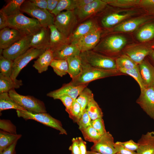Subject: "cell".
<instances>
[{"mask_svg":"<svg viewBox=\"0 0 154 154\" xmlns=\"http://www.w3.org/2000/svg\"><path fill=\"white\" fill-rule=\"evenodd\" d=\"M50 66L52 68L54 72L61 77L68 73V64L66 60L54 59Z\"/></svg>","mask_w":154,"mask_h":154,"instance_id":"cell-35","label":"cell"},{"mask_svg":"<svg viewBox=\"0 0 154 154\" xmlns=\"http://www.w3.org/2000/svg\"><path fill=\"white\" fill-rule=\"evenodd\" d=\"M8 27L17 30L23 36H33L42 27L39 22L22 13L7 17Z\"/></svg>","mask_w":154,"mask_h":154,"instance_id":"cell-2","label":"cell"},{"mask_svg":"<svg viewBox=\"0 0 154 154\" xmlns=\"http://www.w3.org/2000/svg\"><path fill=\"white\" fill-rule=\"evenodd\" d=\"M153 46H154V45H153ZM153 50H154V48Z\"/></svg>","mask_w":154,"mask_h":154,"instance_id":"cell-61","label":"cell"},{"mask_svg":"<svg viewBox=\"0 0 154 154\" xmlns=\"http://www.w3.org/2000/svg\"><path fill=\"white\" fill-rule=\"evenodd\" d=\"M107 5L105 0H93L91 3L74 11L77 17L80 20H83L102 10Z\"/></svg>","mask_w":154,"mask_h":154,"instance_id":"cell-14","label":"cell"},{"mask_svg":"<svg viewBox=\"0 0 154 154\" xmlns=\"http://www.w3.org/2000/svg\"><path fill=\"white\" fill-rule=\"evenodd\" d=\"M21 12L37 19L42 27H48L54 25V17L48 10L40 8L30 0H25L21 7Z\"/></svg>","mask_w":154,"mask_h":154,"instance_id":"cell-7","label":"cell"},{"mask_svg":"<svg viewBox=\"0 0 154 154\" xmlns=\"http://www.w3.org/2000/svg\"><path fill=\"white\" fill-rule=\"evenodd\" d=\"M115 143L112 135L106 131L97 141L94 143L90 149L102 154H116L117 152L115 147Z\"/></svg>","mask_w":154,"mask_h":154,"instance_id":"cell-12","label":"cell"},{"mask_svg":"<svg viewBox=\"0 0 154 154\" xmlns=\"http://www.w3.org/2000/svg\"><path fill=\"white\" fill-rule=\"evenodd\" d=\"M136 38L141 42L149 41L154 38V21L147 23L137 32Z\"/></svg>","mask_w":154,"mask_h":154,"instance_id":"cell-28","label":"cell"},{"mask_svg":"<svg viewBox=\"0 0 154 154\" xmlns=\"http://www.w3.org/2000/svg\"><path fill=\"white\" fill-rule=\"evenodd\" d=\"M153 88H154V86L153 87Z\"/></svg>","mask_w":154,"mask_h":154,"instance_id":"cell-60","label":"cell"},{"mask_svg":"<svg viewBox=\"0 0 154 154\" xmlns=\"http://www.w3.org/2000/svg\"><path fill=\"white\" fill-rule=\"evenodd\" d=\"M137 143L139 145L137 154L154 153V131H148L142 135Z\"/></svg>","mask_w":154,"mask_h":154,"instance_id":"cell-24","label":"cell"},{"mask_svg":"<svg viewBox=\"0 0 154 154\" xmlns=\"http://www.w3.org/2000/svg\"><path fill=\"white\" fill-rule=\"evenodd\" d=\"M68 64V73L72 80L77 77L82 70V62L80 55L68 58L66 59Z\"/></svg>","mask_w":154,"mask_h":154,"instance_id":"cell-29","label":"cell"},{"mask_svg":"<svg viewBox=\"0 0 154 154\" xmlns=\"http://www.w3.org/2000/svg\"><path fill=\"white\" fill-rule=\"evenodd\" d=\"M76 8L82 7L91 3L93 0H76Z\"/></svg>","mask_w":154,"mask_h":154,"instance_id":"cell-56","label":"cell"},{"mask_svg":"<svg viewBox=\"0 0 154 154\" xmlns=\"http://www.w3.org/2000/svg\"><path fill=\"white\" fill-rule=\"evenodd\" d=\"M25 0H10L7 1V4L0 10L7 17L22 13L21 7Z\"/></svg>","mask_w":154,"mask_h":154,"instance_id":"cell-31","label":"cell"},{"mask_svg":"<svg viewBox=\"0 0 154 154\" xmlns=\"http://www.w3.org/2000/svg\"><path fill=\"white\" fill-rule=\"evenodd\" d=\"M137 13L136 11L130 10L110 13L102 18L101 21V24L104 28H111Z\"/></svg>","mask_w":154,"mask_h":154,"instance_id":"cell-21","label":"cell"},{"mask_svg":"<svg viewBox=\"0 0 154 154\" xmlns=\"http://www.w3.org/2000/svg\"><path fill=\"white\" fill-rule=\"evenodd\" d=\"M54 59L53 51L50 49L46 50L34 62L33 67L41 73L48 70Z\"/></svg>","mask_w":154,"mask_h":154,"instance_id":"cell-25","label":"cell"},{"mask_svg":"<svg viewBox=\"0 0 154 154\" xmlns=\"http://www.w3.org/2000/svg\"><path fill=\"white\" fill-rule=\"evenodd\" d=\"M115 147L117 152L120 154H137V152L129 150L116 143Z\"/></svg>","mask_w":154,"mask_h":154,"instance_id":"cell-50","label":"cell"},{"mask_svg":"<svg viewBox=\"0 0 154 154\" xmlns=\"http://www.w3.org/2000/svg\"><path fill=\"white\" fill-rule=\"evenodd\" d=\"M100 27L95 20L90 19L79 25L68 38L70 43L74 44L80 38Z\"/></svg>","mask_w":154,"mask_h":154,"instance_id":"cell-19","label":"cell"},{"mask_svg":"<svg viewBox=\"0 0 154 154\" xmlns=\"http://www.w3.org/2000/svg\"><path fill=\"white\" fill-rule=\"evenodd\" d=\"M127 42L126 38L123 36L112 35L106 38L99 42L93 50L112 57V55L117 54L121 50Z\"/></svg>","mask_w":154,"mask_h":154,"instance_id":"cell-3","label":"cell"},{"mask_svg":"<svg viewBox=\"0 0 154 154\" xmlns=\"http://www.w3.org/2000/svg\"><path fill=\"white\" fill-rule=\"evenodd\" d=\"M22 136L20 134H12L0 130V154L18 140Z\"/></svg>","mask_w":154,"mask_h":154,"instance_id":"cell-30","label":"cell"},{"mask_svg":"<svg viewBox=\"0 0 154 154\" xmlns=\"http://www.w3.org/2000/svg\"><path fill=\"white\" fill-rule=\"evenodd\" d=\"M108 4L122 8L134 7L139 6L140 0H105Z\"/></svg>","mask_w":154,"mask_h":154,"instance_id":"cell-38","label":"cell"},{"mask_svg":"<svg viewBox=\"0 0 154 154\" xmlns=\"http://www.w3.org/2000/svg\"><path fill=\"white\" fill-rule=\"evenodd\" d=\"M47 10L51 12L56 7L60 0H47Z\"/></svg>","mask_w":154,"mask_h":154,"instance_id":"cell-54","label":"cell"},{"mask_svg":"<svg viewBox=\"0 0 154 154\" xmlns=\"http://www.w3.org/2000/svg\"><path fill=\"white\" fill-rule=\"evenodd\" d=\"M81 131L85 140L94 143L97 141L102 136L91 125Z\"/></svg>","mask_w":154,"mask_h":154,"instance_id":"cell-40","label":"cell"},{"mask_svg":"<svg viewBox=\"0 0 154 154\" xmlns=\"http://www.w3.org/2000/svg\"><path fill=\"white\" fill-rule=\"evenodd\" d=\"M50 49L53 50L63 45L70 43L69 39L60 32L54 25L50 26Z\"/></svg>","mask_w":154,"mask_h":154,"instance_id":"cell-26","label":"cell"},{"mask_svg":"<svg viewBox=\"0 0 154 154\" xmlns=\"http://www.w3.org/2000/svg\"><path fill=\"white\" fill-rule=\"evenodd\" d=\"M45 50L30 48L25 52L13 60L11 78L13 80L16 79L22 69L30 61L38 57Z\"/></svg>","mask_w":154,"mask_h":154,"instance_id":"cell-9","label":"cell"},{"mask_svg":"<svg viewBox=\"0 0 154 154\" xmlns=\"http://www.w3.org/2000/svg\"><path fill=\"white\" fill-rule=\"evenodd\" d=\"M13 60L5 57L2 55L0 56V74L9 77H11L13 70Z\"/></svg>","mask_w":154,"mask_h":154,"instance_id":"cell-39","label":"cell"},{"mask_svg":"<svg viewBox=\"0 0 154 154\" xmlns=\"http://www.w3.org/2000/svg\"><path fill=\"white\" fill-rule=\"evenodd\" d=\"M153 154H154V153H153Z\"/></svg>","mask_w":154,"mask_h":154,"instance_id":"cell-62","label":"cell"},{"mask_svg":"<svg viewBox=\"0 0 154 154\" xmlns=\"http://www.w3.org/2000/svg\"><path fill=\"white\" fill-rule=\"evenodd\" d=\"M124 75H128L133 78L138 83L140 90L145 88L139 71L138 65L135 67L129 70H119Z\"/></svg>","mask_w":154,"mask_h":154,"instance_id":"cell-41","label":"cell"},{"mask_svg":"<svg viewBox=\"0 0 154 154\" xmlns=\"http://www.w3.org/2000/svg\"><path fill=\"white\" fill-rule=\"evenodd\" d=\"M76 8V0H60L56 8L50 13L55 16L63 10H74Z\"/></svg>","mask_w":154,"mask_h":154,"instance_id":"cell-36","label":"cell"},{"mask_svg":"<svg viewBox=\"0 0 154 154\" xmlns=\"http://www.w3.org/2000/svg\"><path fill=\"white\" fill-rule=\"evenodd\" d=\"M79 55L83 60L92 67L107 70H117L116 59L93 50L81 52Z\"/></svg>","mask_w":154,"mask_h":154,"instance_id":"cell-4","label":"cell"},{"mask_svg":"<svg viewBox=\"0 0 154 154\" xmlns=\"http://www.w3.org/2000/svg\"><path fill=\"white\" fill-rule=\"evenodd\" d=\"M16 112L18 117H22L26 120H34L59 131L60 134H67L61 121L46 112L33 113L25 110H16Z\"/></svg>","mask_w":154,"mask_h":154,"instance_id":"cell-5","label":"cell"},{"mask_svg":"<svg viewBox=\"0 0 154 154\" xmlns=\"http://www.w3.org/2000/svg\"><path fill=\"white\" fill-rule=\"evenodd\" d=\"M88 84L75 86L70 82L64 84L60 88L50 92L46 95L54 100L58 96L62 95L68 96L74 100H76Z\"/></svg>","mask_w":154,"mask_h":154,"instance_id":"cell-13","label":"cell"},{"mask_svg":"<svg viewBox=\"0 0 154 154\" xmlns=\"http://www.w3.org/2000/svg\"><path fill=\"white\" fill-rule=\"evenodd\" d=\"M72 141V144L69 148V150L71 151V154H80L78 137L73 138Z\"/></svg>","mask_w":154,"mask_h":154,"instance_id":"cell-49","label":"cell"},{"mask_svg":"<svg viewBox=\"0 0 154 154\" xmlns=\"http://www.w3.org/2000/svg\"><path fill=\"white\" fill-rule=\"evenodd\" d=\"M117 70H129L138 65L131 58L125 54L117 57L115 60Z\"/></svg>","mask_w":154,"mask_h":154,"instance_id":"cell-33","label":"cell"},{"mask_svg":"<svg viewBox=\"0 0 154 154\" xmlns=\"http://www.w3.org/2000/svg\"><path fill=\"white\" fill-rule=\"evenodd\" d=\"M81 60L82 70L81 74L70 82L74 85L88 84L96 80L124 75L118 70H107L92 67Z\"/></svg>","mask_w":154,"mask_h":154,"instance_id":"cell-1","label":"cell"},{"mask_svg":"<svg viewBox=\"0 0 154 154\" xmlns=\"http://www.w3.org/2000/svg\"><path fill=\"white\" fill-rule=\"evenodd\" d=\"M91 125L101 135L104 134L106 132L104 121L102 118L92 120Z\"/></svg>","mask_w":154,"mask_h":154,"instance_id":"cell-45","label":"cell"},{"mask_svg":"<svg viewBox=\"0 0 154 154\" xmlns=\"http://www.w3.org/2000/svg\"><path fill=\"white\" fill-rule=\"evenodd\" d=\"M136 103L154 120V89L153 87L145 88L141 90L140 94Z\"/></svg>","mask_w":154,"mask_h":154,"instance_id":"cell-11","label":"cell"},{"mask_svg":"<svg viewBox=\"0 0 154 154\" xmlns=\"http://www.w3.org/2000/svg\"><path fill=\"white\" fill-rule=\"evenodd\" d=\"M50 30L48 27H42L32 36L31 48L46 50L50 49Z\"/></svg>","mask_w":154,"mask_h":154,"instance_id":"cell-17","label":"cell"},{"mask_svg":"<svg viewBox=\"0 0 154 154\" xmlns=\"http://www.w3.org/2000/svg\"><path fill=\"white\" fill-rule=\"evenodd\" d=\"M116 154H119V153H117Z\"/></svg>","mask_w":154,"mask_h":154,"instance_id":"cell-59","label":"cell"},{"mask_svg":"<svg viewBox=\"0 0 154 154\" xmlns=\"http://www.w3.org/2000/svg\"><path fill=\"white\" fill-rule=\"evenodd\" d=\"M80 154H86L87 151L86 149V142L83 140L81 137H78Z\"/></svg>","mask_w":154,"mask_h":154,"instance_id":"cell-52","label":"cell"},{"mask_svg":"<svg viewBox=\"0 0 154 154\" xmlns=\"http://www.w3.org/2000/svg\"><path fill=\"white\" fill-rule=\"evenodd\" d=\"M1 130L13 134H17L16 127L9 120L0 119Z\"/></svg>","mask_w":154,"mask_h":154,"instance_id":"cell-43","label":"cell"},{"mask_svg":"<svg viewBox=\"0 0 154 154\" xmlns=\"http://www.w3.org/2000/svg\"><path fill=\"white\" fill-rule=\"evenodd\" d=\"M94 95L92 91L87 87L76 100L81 106V117L84 111L86 109L90 99Z\"/></svg>","mask_w":154,"mask_h":154,"instance_id":"cell-37","label":"cell"},{"mask_svg":"<svg viewBox=\"0 0 154 154\" xmlns=\"http://www.w3.org/2000/svg\"><path fill=\"white\" fill-rule=\"evenodd\" d=\"M23 85L21 80H13L11 77L0 74V94L8 93L10 90L19 88Z\"/></svg>","mask_w":154,"mask_h":154,"instance_id":"cell-27","label":"cell"},{"mask_svg":"<svg viewBox=\"0 0 154 154\" xmlns=\"http://www.w3.org/2000/svg\"><path fill=\"white\" fill-rule=\"evenodd\" d=\"M81 106L76 100L74 101L72 107L68 113L69 117L77 123L81 117Z\"/></svg>","mask_w":154,"mask_h":154,"instance_id":"cell-42","label":"cell"},{"mask_svg":"<svg viewBox=\"0 0 154 154\" xmlns=\"http://www.w3.org/2000/svg\"><path fill=\"white\" fill-rule=\"evenodd\" d=\"M26 110L18 105L9 96L8 93L0 94V112L9 109Z\"/></svg>","mask_w":154,"mask_h":154,"instance_id":"cell-32","label":"cell"},{"mask_svg":"<svg viewBox=\"0 0 154 154\" xmlns=\"http://www.w3.org/2000/svg\"><path fill=\"white\" fill-rule=\"evenodd\" d=\"M18 140L5 150L1 154H16L15 147Z\"/></svg>","mask_w":154,"mask_h":154,"instance_id":"cell-55","label":"cell"},{"mask_svg":"<svg viewBox=\"0 0 154 154\" xmlns=\"http://www.w3.org/2000/svg\"><path fill=\"white\" fill-rule=\"evenodd\" d=\"M91 121L92 119L88 115L86 109L77 122L79 129L81 131L91 126Z\"/></svg>","mask_w":154,"mask_h":154,"instance_id":"cell-44","label":"cell"},{"mask_svg":"<svg viewBox=\"0 0 154 154\" xmlns=\"http://www.w3.org/2000/svg\"><path fill=\"white\" fill-rule=\"evenodd\" d=\"M153 50L151 45H137L127 48L125 52V54L138 65L146 56L151 53Z\"/></svg>","mask_w":154,"mask_h":154,"instance_id":"cell-20","label":"cell"},{"mask_svg":"<svg viewBox=\"0 0 154 154\" xmlns=\"http://www.w3.org/2000/svg\"><path fill=\"white\" fill-rule=\"evenodd\" d=\"M8 27L7 17L0 12V30Z\"/></svg>","mask_w":154,"mask_h":154,"instance_id":"cell-53","label":"cell"},{"mask_svg":"<svg viewBox=\"0 0 154 154\" xmlns=\"http://www.w3.org/2000/svg\"><path fill=\"white\" fill-rule=\"evenodd\" d=\"M115 143L130 150L135 151L137 150L139 145L138 143L130 139L125 142L117 141Z\"/></svg>","mask_w":154,"mask_h":154,"instance_id":"cell-48","label":"cell"},{"mask_svg":"<svg viewBox=\"0 0 154 154\" xmlns=\"http://www.w3.org/2000/svg\"><path fill=\"white\" fill-rule=\"evenodd\" d=\"M60 100L65 107V110L68 113L72 105L74 100L70 97L66 95H62L57 97L55 99Z\"/></svg>","mask_w":154,"mask_h":154,"instance_id":"cell-47","label":"cell"},{"mask_svg":"<svg viewBox=\"0 0 154 154\" xmlns=\"http://www.w3.org/2000/svg\"><path fill=\"white\" fill-rule=\"evenodd\" d=\"M101 33L99 28L83 37L74 44L77 46L81 52L93 50L99 43Z\"/></svg>","mask_w":154,"mask_h":154,"instance_id":"cell-15","label":"cell"},{"mask_svg":"<svg viewBox=\"0 0 154 154\" xmlns=\"http://www.w3.org/2000/svg\"><path fill=\"white\" fill-rule=\"evenodd\" d=\"M86 109L88 113L92 120L102 118L103 115L102 110L94 99V96L89 100Z\"/></svg>","mask_w":154,"mask_h":154,"instance_id":"cell-34","label":"cell"},{"mask_svg":"<svg viewBox=\"0 0 154 154\" xmlns=\"http://www.w3.org/2000/svg\"><path fill=\"white\" fill-rule=\"evenodd\" d=\"M140 73L145 88L154 86V66L145 59L138 65Z\"/></svg>","mask_w":154,"mask_h":154,"instance_id":"cell-22","label":"cell"},{"mask_svg":"<svg viewBox=\"0 0 154 154\" xmlns=\"http://www.w3.org/2000/svg\"><path fill=\"white\" fill-rule=\"evenodd\" d=\"M86 154H102L99 152L92 151H87Z\"/></svg>","mask_w":154,"mask_h":154,"instance_id":"cell-58","label":"cell"},{"mask_svg":"<svg viewBox=\"0 0 154 154\" xmlns=\"http://www.w3.org/2000/svg\"><path fill=\"white\" fill-rule=\"evenodd\" d=\"M33 36H25L9 47L3 50L2 55L5 57L14 60L30 48Z\"/></svg>","mask_w":154,"mask_h":154,"instance_id":"cell-10","label":"cell"},{"mask_svg":"<svg viewBox=\"0 0 154 154\" xmlns=\"http://www.w3.org/2000/svg\"><path fill=\"white\" fill-rule=\"evenodd\" d=\"M39 8L44 10H47V0H30Z\"/></svg>","mask_w":154,"mask_h":154,"instance_id":"cell-51","label":"cell"},{"mask_svg":"<svg viewBox=\"0 0 154 154\" xmlns=\"http://www.w3.org/2000/svg\"><path fill=\"white\" fill-rule=\"evenodd\" d=\"M154 19L153 16L150 15L133 18L117 25L114 27L113 31L123 32H132L140 26L153 21Z\"/></svg>","mask_w":154,"mask_h":154,"instance_id":"cell-16","label":"cell"},{"mask_svg":"<svg viewBox=\"0 0 154 154\" xmlns=\"http://www.w3.org/2000/svg\"><path fill=\"white\" fill-rule=\"evenodd\" d=\"M52 51L54 59L66 60L79 56L81 53L76 45L71 43L60 46Z\"/></svg>","mask_w":154,"mask_h":154,"instance_id":"cell-23","label":"cell"},{"mask_svg":"<svg viewBox=\"0 0 154 154\" xmlns=\"http://www.w3.org/2000/svg\"><path fill=\"white\" fill-rule=\"evenodd\" d=\"M10 96L19 106L26 110L33 113L46 112L43 102L33 96L19 94L13 90L8 92Z\"/></svg>","mask_w":154,"mask_h":154,"instance_id":"cell-6","label":"cell"},{"mask_svg":"<svg viewBox=\"0 0 154 154\" xmlns=\"http://www.w3.org/2000/svg\"><path fill=\"white\" fill-rule=\"evenodd\" d=\"M77 22L74 11L67 10L55 16L54 25L60 32L68 38L74 31Z\"/></svg>","mask_w":154,"mask_h":154,"instance_id":"cell-8","label":"cell"},{"mask_svg":"<svg viewBox=\"0 0 154 154\" xmlns=\"http://www.w3.org/2000/svg\"><path fill=\"white\" fill-rule=\"evenodd\" d=\"M24 36L17 30L8 27L0 30V49L9 47Z\"/></svg>","mask_w":154,"mask_h":154,"instance_id":"cell-18","label":"cell"},{"mask_svg":"<svg viewBox=\"0 0 154 154\" xmlns=\"http://www.w3.org/2000/svg\"><path fill=\"white\" fill-rule=\"evenodd\" d=\"M139 6L150 15L154 16V0H141Z\"/></svg>","mask_w":154,"mask_h":154,"instance_id":"cell-46","label":"cell"},{"mask_svg":"<svg viewBox=\"0 0 154 154\" xmlns=\"http://www.w3.org/2000/svg\"><path fill=\"white\" fill-rule=\"evenodd\" d=\"M148 56L154 64V50Z\"/></svg>","mask_w":154,"mask_h":154,"instance_id":"cell-57","label":"cell"}]
</instances>
